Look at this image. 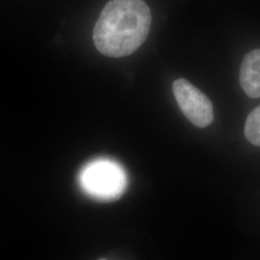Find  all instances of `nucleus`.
I'll use <instances>...</instances> for the list:
<instances>
[{"label":"nucleus","mask_w":260,"mask_h":260,"mask_svg":"<svg viewBox=\"0 0 260 260\" xmlns=\"http://www.w3.org/2000/svg\"><path fill=\"white\" fill-rule=\"evenodd\" d=\"M151 13L144 0H110L93 28V44L103 55L132 54L149 35Z\"/></svg>","instance_id":"1"},{"label":"nucleus","mask_w":260,"mask_h":260,"mask_svg":"<svg viewBox=\"0 0 260 260\" xmlns=\"http://www.w3.org/2000/svg\"><path fill=\"white\" fill-rule=\"evenodd\" d=\"M79 180L86 194L103 201L118 199L126 185L122 168L107 159L89 163L82 170Z\"/></svg>","instance_id":"2"},{"label":"nucleus","mask_w":260,"mask_h":260,"mask_svg":"<svg viewBox=\"0 0 260 260\" xmlns=\"http://www.w3.org/2000/svg\"><path fill=\"white\" fill-rule=\"evenodd\" d=\"M173 92L181 111L194 125L204 128L212 123L213 105L193 84L179 78L173 83Z\"/></svg>","instance_id":"3"},{"label":"nucleus","mask_w":260,"mask_h":260,"mask_svg":"<svg viewBox=\"0 0 260 260\" xmlns=\"http://www.w3.org/2000/svg\"><path fill=\"white\" fill-rule=\"evenodd\" d=\"M240 85L251 99L260 98V48L245 56L240 69Z\"/></svg>","instance_id":"4"},{"label":"nucleus","mask_w":260,"mask_h":260,"mask_svg":"<svg viewBox=\"0 0 260 260\" xmlns=\"http://www.w3.org/2000/svg\"><path fill=\"white\" fill-rule=\"evenodd\" d=\"M245 136L251 144L260 147V106L248 116L245 124Z\"/></svg>","instance_id":"5"}]
</instances>
